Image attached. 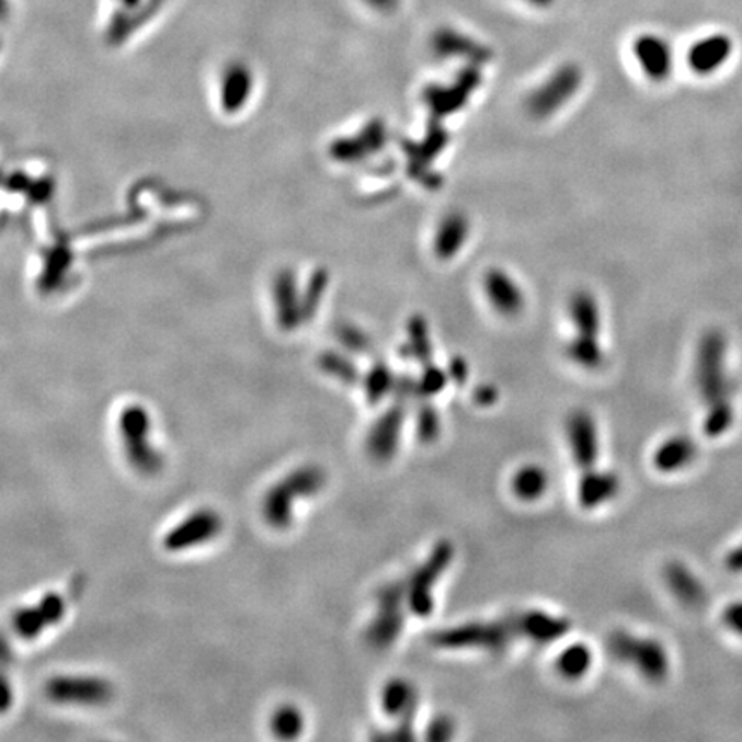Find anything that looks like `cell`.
<instances>
[{
  "label": "cell",
  "instance_id": "cell-21",
  "mask_svg": "<svg viewBox=\"0 0 742 742\" xmlns=\"http://www.w3.org/2000/svg\"><path fill=\"white\" fill-rule=\"evenodd\" d=\"M517 624L523 638L536 643H552L564 638L571 629V623L562 617L550 616L547 612L528 610L517 614Z\"/></svg>",
  "mask_w": 742,
  "mask_h": 742
},
{
  "label": "cell",
  "instance_id": "cell-32",
  "mask_svg": "<svg viewBox=\"0 0 742 742\" xmlns=\"http://www.w3.org/2000/svg\"><path fill=\"white\" fill-rule=\"evenodd\" d=\"M411 354H413L416 359L420 362L429 363L430 359V342L429 334H426L425 327L420 326V323H413L411 327Z\"/></svg>",
  "mask_w": 742,
  "mask_h": 742
},
{
  "label": "cell",
  "instance_id": "cell-2",
  "mask_svg": "<svg viewBox=\"0 0 742 742\" xmlns=\"http://www.w3.org/2000/svg\"><path fill=\"white\" fill-rule=\"evenodd\" d=\"M326 483L327 475L320 466L294 469L266 492L262 504L266 524L278 532L289 528L294 520V504L299 499L317 495Z\"/></svg>",
  "mask_w": 742,
  "mask_h": 742
},
{
  "label": "cell",
  "instance_id": "cell-34",
  "mask_svg": "<svg viewBox=\"0 0 742 742\" xmlns=\"http://www.w3.org/2000/svg\"><path fill=\"white\" fill-rule=\"evenodd\" d=\"M722 623L729 631L742 638V600L723 608Z\"/></svg>",
  "mask_w": 742,
  "mask_h": 742
},
{
  "label": "cell",
  "instance_id": "cell-39",
  "mask_svg": "<svg viewBox=\"0 0 742 742\" xmlns=\"http://www.w3.org/2000/svg\"><path fill=\"white\" fill-rule=\"evenodd\" d=\"M450 377L456 381H465L468 378V365L463 359H454L450 363Z\"/></svg>",
  "mask_w": 742,
  "mask_h": 742
},
{
  "label": "cell",
  "instance_id": "cell-8",
  "mask_svg": "<svg viewBox=\"0 0 742 742\" xmlns=\"http://www.w3.org/2000/svg\"><path fill=\"white\" fill-rule=\"evenodd\" d=\"M454 547L450 541H438L429 559L413 572L406 583V598L414 616L426 617L433 610V587L453 562Z\"/></svg>",
  "mask_w": 742,
  "mask_h": 742
},
{
  "label": "cell",
  "instance_id": "cell-37",
  "mask_svg": "<svg viewBox=\"0 0 742 742\" xmlns=\"http://www.w3.org/2000/svg\"><path fill=\"white\" fill-rule=\"evenodd\" d=\"M726 568L727 571L734 572V574L742 572V544L732 548L731 552L727 553Z\"/></svg>",
  "mask_w": 742,
  "mask_h": 742
},
{
  "label": "cell",
  "instance_id": "cell-43",
  "mask_svg": "<svg viewBox=\"0 0 742 742\" xmlns=\"http://www.w3.org/2000/svg\"><path fill=\"white\" fill-rule=\"evenodd\" d=\"M9 11V2L8 0H0V20L8 14Z\"/></svg>",
  "mask_w": 742,
  "mask_h": 742
},
{
  "label": "cell",
  "instance_id": "cell-42",
  "mask_svg": "<svg viewBox=\"0 0 742 742\" xmlns=\"http://www.w3.org/2000/svg\"><path fill=\"white\" fill-rule=\"evenodd\" d=\"M528 4L535 5V8H540L545 9L548 8V5L553 4V0H526Z\"/></svg>",
  "mask_w": 742,
  "mask_h": 742
},
{
  "label": "cell",
  "instance_id": "cell-29",
  "mask_svg": "<svg viewBox=\"0 0 742 742\" xmlns=\"http://www.w3.org/2000/svg\"><path fill=\"white\" fill-rule=\"evenodd\" d=\"M320 366H322L323 372L338 378V380L345 381V384H354L357 380L356 366L347 357H342L341 354H323Z\"/></svg>",
  "mask_w": 742,
  "mask_h": 742
},
{
  "label": "cell",
  "instance_id": "cell-17",
  "mask_svg": "<svg viewBox=\"0 0 742 742\" xmlns=\"http://www.w3.org/2000/svg\"><path fill=\"white\" fill-rule=\"evenodd\" d=\"M432 48L435 56L442 59H466L475 66L490 59L489 48L466 33L447 26L433 33Z\"/></svg>",
  "mask_w": 742,
  "mask_h": 742
},
{
  "label": "cell",
  "instance_id": "cell-36",
  "mask_svg": "<svg viewBox=\"0 0 742 742\" xmlns=\"http://www.w3.org/2000/svg\"><path fill=\"white\" fill-rule=\"evenodd\" d=\"M12 699H14V693H12L11 683L4 669H0V714H4L12 707Z\"/></svg>",
  "mask_w": 742,
  "mask_h": 742
},
{
  "label": "cell",
  "instance_id": "cell-35",
  "mask_svg": "<svg viewBox=\"0 0 742 742\" xmlns=\"http://www.w3.org/2000/svg\"><path fill=\"white\" fill-rule=\"evenodd\" d=\"M341 341L344 342L347 350L354 351V353H365L369 347L365 334L357 332L356 329H344V332L341 334Z\"/></svg>",
  "mask_w": 742,
  "mask_h": 742
},
{
  "label": "cell",
  "instance_id": "cell-5",
  "mask_svg": "<svg viewBox=\"0 0 742 742\" xmlns=\"http://www.w3.org/2000/svg\"><path fill=\"white\" fill-rule=\"evenodd\" d=\"M575 338L568 344V356L581 368H598L604 363V351L600 347L598 334L602 313L598 301L590 293H575L569 306Z\"/></svg>",
  "mask_w": 742,
  "mask_h": 742
},
{
  "label": "cell",
  "instance_id": "cell-18",
  "mask_svg": "<svg viewBox=\"0 0 742 742\" xmlns=\"http://www.w3.org/2000/svg\"><path fill=\"white\" fill-rule=\"evenodd\" d=\"M734 44L731 36L715 33L696 42L687 53L690 71L698 76H710L723 68L731 59Z\"/></svg>",
  "mask_w": 742,
  "mask_h": 742
},
{
  "label": "cell",
  "instance_id": "cell-3",
  "mask_svg": "<svg viewBox=\"0 0 742 742\" xmlns=\"http://www.w3.org/2000/svg\"><path fill=\"white\" fill-rule=\"evenodd\" d=\"M517 616L504 617L490 623L460 624L456 628L435 631L430 636L433 647L449 648V650H483L490 653H501L507 650L514 639L520 638Z\"/></svg>",
  "mask_w": 742,
  "mask_h": 742
},
{
  "label": "cell",
  "instance_id": "cell-15",
  "mask_svg": "<svg viewBox=\"0 0 742 742\" xmlns=\"http://www.w3.org/2000/svg\"><path fill=\"white\" fill-rule=\"evenodd\" d=\"M566 432L575 465L583 471L595 468L600 447L595 418L586 411H574L568 418Z\"/></svg>",
  "mask_w": 742,
  "mask_h": 742
},
{
  "label": "cell",
  "instance_id": "cell-22",
  "mask_svg": "<svg viewBox=\"0 0 742 742\" xmlns=\"http://www.w3.org/2000/svg\"><path fill=\"white\" fill-rule=\"evenodd\" d=\"M665 575V583L672 595L680 600L681 604L689 608L701 607L707 598V592L703 586L698 575L690 571L683 562H669L667 568L663 571Z\"/></svg>",
  "mask_w": 742,
  "mask_h": 742
},
{
  "label": "cell",
  "instance_id": "cell-10",
  "mask_svg": "<svg viewBox=\"0 0 742 742\" xmlns=\"http://www.w3.org/2000/svg\"><path fill=\"white\" fill-rule=\"evenodd\" d=\"M583 83V72L574 64L560 66L529 95L528 109L535 117H550L574 99Z\"/></svg>",
  "mask_w": 742,
  "mask_h": 742
},
{
  "label": "cell",
  "instance_id": "cell-23",
  "mask_svg": "<svg viewBox=\"0 0 742 742\" xmlns=\"http://www.w3.org/2000/svg\"><path fill=\"white\" fill-rule=\"evenodd\" d=\"M698 456L693 438L686 435H674L657 447L653 454V466L660 472H677L687 468Z\"/></svg>",
  "mask_w": 742,
  "mask_h": 742
},
{
  "label": "cell",
  "instance_id": "cell-25",
  "mask_svg": "<svg viewBox=\"0 0 742 742\" xmlns=\"http://www.w3.org/2000/svg\"><path fill=\"white\" fill-rule=\"evenodd\" d=\"M548 475L541 466H524L514 475L513 490L517 499L535 502L547 492Z\"/></svg>",
  "mask_w": 742,
  "mask_h": 742
},
{
  "label": "cell",
  "instance_id": "cell-24",
  "mask_svg": "<svg viewBox=\"0 0 742 742\" xmlns=\"http://www.w3.org/2000/svg\"><path fill=\"white\" fill-rule=\"evenodd\" d=\"M469 238V222L463 214H449L438 224L433 247L441 259H453Z\"/></svg>",
  "mask_w": 742,
  "mask_h": 742
},
{
  "label": "cell",
  "instance_id": "cell-30",
  "mask_svg": "<svg viewBox=\"0 0 742 742\" xmlns=\"http://www.w3.org/2000/svg\"><path fill=\"white\" fill-rule=\"evenodd\" d=\"M418 437L423 444H432L441 435V416L437 409L430 404H423L416 416Z\"/></svg>",
  "mask_w": 742,
  "mask_h": 742
},
{
  "label": "cell",
  "instance_id": "cell-31",
  "mask_svg": "<svg viewBox=\"0 0 742 742\" xmlns=\"http://www.w3.org/2000/svg\"><path fill=\"white\" fill-rule=\"evenodd\" d=\"M416 384L418 393L425 396L426 399L433 398L444 390L445 384H447V375L435 366L426 365L425 372L421 375L420 380H416Z\"/></svg>",
  "mask_w": 742,
  "mask_h": 742
},
{
  "label": "cell",
  "instance_id": "cell-38",
  "mask_svg": "<svg viewBox=\"0 0 742 742\" xmlns=\"http://www.w3.org/2000/svg\"><path fill=\"white\" fill-rule=\"evenodd\" d=\"M475 399H477L478 404L489 406L492 402H495L496 390L495 387L483 386L475 392Z\"/></svg>",
  "mask_w": 742,
  "mask_h": 742
},
{
  "label": "cell",
  "instance_id": "cell-4",
  "mask_svg": "<svg viewBox=\"0 0 742 742\" xmlns=\"http://www.w3.org/2000/svg\"><path fill=\"white\" fill-rule=\"evenodd\" d=\"M607 650L612 659L635 669L648 683H663L671 672L667 650L655 638H641L620 629L608 636Z\"/></svg>",
  "mask_w": 742,
  "mask_h": 742
},
{
  "label": "cell",
  "instance_id": "cell-16",
  "mask_svg": "<svg viewBox=\"0 0 742 742\" xmlns=\"http://www.w3.org/2000/svg\"><path fill=\"white\" fill-rule=\"evenodd\" d=\"M639 69L651 81H665L674 68V56L671 45L662 36L644 33L638 36L632 45Z\"/></svg>",
  "mask_w": 742,
  "mask_h": 742
},
{
  "label": "cell",
  "instance_id": "cell-7",
  "mask_svg": "<svg viewBox=\"0 0 742 742\" xmlns=\"http://www.w3.org/2000/svg\"><path fill=\"white\" fill-rule=\"evenodd\" d=\"M406 583H389L378 590L377 614L366 631L368 644L375 650H386L401 636L406 619Z\"/></svg>",
  "mask_w": 742,
  "mask_h": 742
},
{
  "label": "cell",
  "instance_id": "cell-13",
  "mask_svg": "<svg viewBox=\"0 0 742 742\" xmlns=\"http://www.w3.org/2000/svg\"><path fill=\"white\" fill-rule=\"evenodd\" d=\"M68 610L66 600L59 593H47L35 607H24L12 616V629L20 638L35 639L62 620Z\"/></svg>",
  "mask_w": 742,
  "mask_h": 742
},
{
  "label": "cell",
  "instance_id": "cell-14",
  "mask_svg": "<svg viewBox=\"0 0 742 742\" xmlns=\"http://www.w3.org/2000/svg\"><path fill=\"white\" fill-rule=\"evenodd\" d=\"M406 421V402L396 399L392 406L381 414L369 430L366 449L374 459L386 463L398 453L402 426Z\"/></svg>",
  "mask_w": 742,
  "mask_h": 742
},
{
  "label": "cell",
  "instance_id": "cell-9",
  "mask_svg": "<svg viewBox=\"0 0 742 742\" xmlns=\"http://www.w3.org/2000/svg\"><path fill=\"white\" fill-rule=\"evenodd\" d=\"M114 693V684L95 675H59L45 684V696L57 705L102 707Z\"/></svg>",
  "mask_w": 742,
  "mask_h": 742
},
{
  "label": "cell",
  "instance_id": "cell-26",
  "mask_svg": "<svg viewBox=\"0 0 742 742\" xmlns=\"http://www.w3.org/2000/svg\"><path fill=\"white\" fill-rule=\"evenodd\" d=\"M593 655L592 650L586 644H571L564 651H560L557 657L556 667L564 680L578 681L583 680L587 671L592 669Z\"/></svg>",
  "mask_w": 742,
  "mask_h": 742
},
{
  "label": "cell",
  "instance_id": "cell-1",
  "mask_svg": "<svg viewBox=\"0 0 742 742\" xmlns=\"http://www.w3.org/2000/svg\"><path fill=\"white\" fill-rule=\"evenodd\" d=\"M727 341L719 330L699 339L696 350L695 378L699 398L707 406L703 432L707 437H722L734 423L731 378L726 369Z\"/></svg>",
  "mask_w": 742,
  "mask_h": 742
},
{
  "label": "cell",
  "instance_id": "cell-40",
  "mask_svg": "<svg viewBox=\"0 0 742 742\" xmlns=\"http://www.w3.org/2000/svg\"><path fill=\"white\" fill-rule=\"evenodd\" d=\"M366 4L372 5L375 11L392 12L399 5V0H366Z\"/></svg>",
  "mask_w": 742,
  "mask_h": 742
},
{
  "label": "cell",
  "instance_id": "cell-41",
  "mask_svg": "<svg viewBox=\"0 0 742 742\" xmlns=\"http://www.w3.org/2000/svg\"><path fill=\"white\" fill-rule=\"evenodd\" d=\"M12 660L11 647H9L8 639L0 635V669L8 667Z\"/></svg>",
  "mask_w": 742,
  "mask_h": 742
},
{
  "label": "cell",
  "instance_id": "cell-27",
  "mask_svg": "<svg viewBox=\"0 0 742 742\" xmlns=\"http://www.w3.org/2000/svg\"><path fill=\"white\" fill-rule=\"evenodd\" d=\"M396 380L398 378L393 377L389 366L384 363H377L374 368L369 369L365 380L366 399L369 404H378L387 393L393 392Z\"/></svg>",
  "mask_w": 742,
  "mask_h": 742
},
{
  "label": "cell",
  "instance_id": "cell-28",
  "mask_svg": "<svg viewBox=\"0 0 742 742\" xmlns=\"http://www.w3.org/2000/svg\"><path fill=\"white\" fill-rule=\"evenodd\" d=\"M305 717L294 705H284L272 715L271 729L278 739H296L302 732Z\"/></svg>",
  "mask_w": 742,
  "mask_h": 742
},
{
  "label": "cell",
  "instance_id": "cell-19",
  "mask_svg": "<svg viewBox=\"0 0 742 742\" xmlns=\"http://www.w3.org/2000/svg\"><path fill=\"white\" fill-rule=\"evenodd\" d=\"M484 294L493 310L504 317H516L524 308V293L507 272L493 269L484 275Z\"/></svg>",
  "mask_w": 742,
  "mask_h": 742
},
{
  "label": "cell",
  "instance_id": "cell-33",
  "mask_svg": "<svg viewBox=\"0 0 742 742\" xmlns=\"http://www.w3.org/2000/svg\"><path fill=\"white\" fill-rule=\"evenodd\" d=\"M456 734V723L447 715H442L430 723L429 731H426V739L429 741H449Z\"/></svg>",
  "mask_w": 742,
  "mask_h": 742
},
{
  "label": "cell",
  "instance_id": "cell-20",
  "mask_svg": "<svg viewBox=\"0 0 742 742\" xmlns=\"http://www.w3.org/2000/svg\"><path fill=\"white\" fill-rule=\"evenodd\" d=\"M620 492V480L616 472L596 471L595 468L583 472L578 487V499L584 509H596L616 499Z\"/></svg>",
  "mask_w": 742,
  "mask_h": 742
},
{
  "label": "cell",
  "instance_id": "cell-12",
  "mask_svg": "<svg viewBox=\"0 0 742 742\" xmlns=\"http://www.w3.org/2000/svg\"><path fill=\"white\" fill-rule=\"evenodd\" d=\"M222 528L224 521L219 513H215L212 509H199L186 520L175 524L163 538V547L169 552H184L187 548L199 547L214 540Z\"/></svg>",
  "mask_w": 742,
  "mask_h": 742
},
{
  "label": "cell",
  "instance_id": "cell-6",
  "mask_svg": "<svg viewBox=\"0 0 742 742\" xmlns=\"http://www.w3.org/2000/svg\"><path fill=\"white\" fill-rule=\"evenodd\" d=\"M119 435L129 465L144 477L159 475L163 456L151 442V420L141 406H127L119 416Z\"/></svg>",
  "mask_w": 742,
  "mask_h": 742
},
{
  "label": "cell",
  "instance_id": "cell-11",
  "mask_svg": "<svg viewBox=\"0 0 742 742\" xmlns=\"http://www.w3.org/2000/svg\"><path fill=\"white\" fill-rule=\"evenodd\" d=\"M381 707L392 719H398V729L392 734L375 735L381 741H409L414 739L413 722L416 717L418 693L413 684L406 680H392L381 690Z\"/></svg>",
  "mask_w": 742,
  "mask_h": 742
}]
</instances>
